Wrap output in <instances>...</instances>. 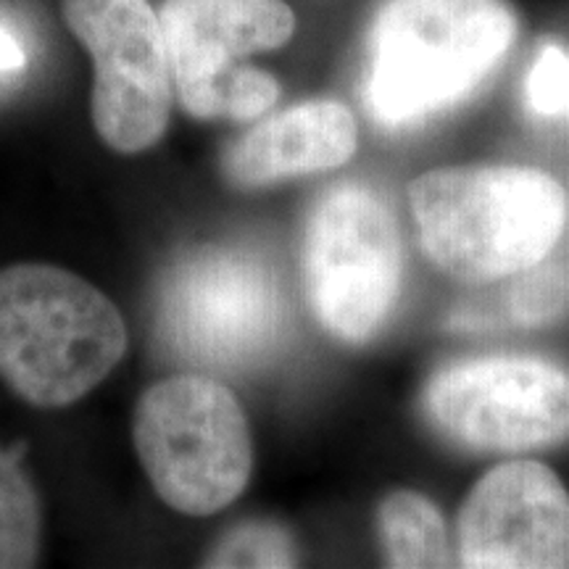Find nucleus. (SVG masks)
I'll use <instances>...</instances> for the list:
<instances>
[{
  "label": "nucleus",
  "mask_w": 569,
  "mask_h": 569,
  "mask_svg": "<svg viewBox=\"0 0 569 569\" xmlns=\"http://www.w3.org/2000/svg\"><path fill=\"white\" fill-rule=\"evenodd\" d=\"M40 503L32 482L0 451V569L38 565Z\"/></svg>",
  "instance_id": "nucleus-13"
},
{
  "label": "nucleus",
  "mask_w": 569,
  "mask_h": 569,
  "mask_svg": "<svg viewBox=\"0 0 569 569\" xmlns=\"http://www.w3.org/2000/svg\"><path fill=\"white\" fill-rule=\"evenodd\" d=\"M569 277L561 269L532 267L509 293V311L522 325L551 322L567 306Z\"/></svg>",
  "instance_id": "nucleus-15"
},
{
  "label": "nucleus",
  "mask_w": 569,
  "mask_h": 569,
  "mask_svg": "<svg viewBox=\"0 0 569 569\" xmlns=\"http://www.w3.org/2000/svg\"><path fill=\"white\" fill-rule=\"evenodd\" d=\"M353 113L338 101H309L253 127L224 153L227 180L261 188L336 169L356 153Z\"/></svg>",
  "instance_id": "nucleus-11"
},
{
  "label": "nucleus",
  "mask_w": 569,
  "mask_h": 569,
  "mask_svg": "<svg viewBox=\"0 0 569 569\" xmlns=\"http://www.w3.org/2000/svg\"><path fill=\"white\" fill-rule=\"evenodd\" d=\"M528 106L538 117H561L569 103V56L559 46H546L528 77Z\"/></svg>",
  "instance_id": "nucleus-17"
},
{
  "label": "nucleus",
  "mask_w": 569,
  "mask_h": 569,
  "mask_svg": "<svg viewBox=\"0 0 569 569\" xmlns=\"http://www.w3.org/2000/svg\"><path fill=\"white\" fill-rule=\"evenodd\" d=\"M296 546L272 522H248L224 536L206 559V567H293Z\"/></svg>",
  "instance_id": "nucleus-14"
},
{
  "label": "nucleus",
  "mask_w": 569,
  "mask_h": 569,
  "mask_svg": "<svg viewBox=\"0 0 569 569\" xmlns=\"http://www.w3.org/2000/svg\"><path fill=\"white\" fill-rule=\"evenodd\" d=\"M63 17L96 63L98 134L119 153L148 151L167 132L172 106L159 13L148 0H63Z\"/></svg>",
  "instance_id": "nucleus-7"
},
{
  "label": "nucleus",
  "mask_w": 569,
  "mask_h": 569,
  "mask_svg": "<svg viewBox=\"0 0 569 569\" xmlns=\"http://www.w3.org/2000/svg\"><path fill=\"white\" fill-rule=\"evenodd\" d=\"M515 34L503 0H386L369 32V111L386 127H407L465 101Z\"/></svg>",
  "instance_id": "nucleus-2"
},
{
  "label": "nucleus",
  "mask_w": 569,
  "mask_h": 569,
  "mask_svg": "<svg viewBox=\"0 0 569 569\" xmlns=\"http://www.w3.org/2000/svg\"><path fill=\"white\" fill-rule=\"evenodd\" d=\"M461 565L569 567V493L538 461H507L482 478L459 517Z\"/></svg>",
  "instance_id": "nucleus-9"
},
{
  "label": "nucleus",
  "mask_w": 569,
  "mask_h": 569,
  "mask_svg": "<svg viewBox=\"0 0 569 569\" xmlns=\"http://www.w3.org/2000/svg\"><path fill=\"white\" fill-rule=\"evenodd\" d=\"M277 98H280V84L274 77L259 69L238 67L219 90L217 119L248 122L272 109Z\"/></svg>",
  "instance_id": "nucleus-16"
},
{
  "label": "nucleus",
  "mask_w": 569,
  "mask_h": 569,
  "mask_svg": "<svg viewBox=\"0 0 569 569\" xmlns=\"http://www.w3.org/2000/svg\"><path fill=\"white\" fill-rule=\"evenodd\" d=\"M427 417L478 451H530L569 436V372L538 356L451 365L425 390Z\"/></svg>",
  "instance_id": "nucleus-8"
},
{
  "label": "nucleus",
  "mask_w": 569,
  "mask_h": 569,
  "mask_svg": "<svg viewBox=\"0 0 569 569\" xmlns=\"http://www.w3.org/2000/svg\"><path fill=\"white\" fill-rule=\"evenodd\" d=\"M159 327L182 359L217 369L251 367L282 336L280 280L246 248H206L169 272Z\"/></svg>",
  "instance_id": "nucleus-6"
},
{
  "label": "nucleus",
  "mask_w": 569,
  "mask_h": 569,
  "mask_svg": "<svg viewBox=\"0 0 569 569\" xmlns=\"http://www.w3.org/2000/svg\"><path fill=\"white\" fill-rule=\"evenodd\" d=\"M138 459L163 503L209 517L243 493L253 443L238 398L222 382L177 375L140 396L132 425Z\"/></svg>",
  "instance_id": "nucleus-4"
},
{
  "label": "nucleus",
  "mask_w": 569,
  "mask_h": 569,
  "mask_svg": "<svg viewBox=\"0 0 569 569\" xmlns=\"http://www.w3.org/2000/svg\"><path fill=\"white\" fill-rule=\"evenodd\" d=\"M419 243L457 280L493 282L530 272L567 224V193L530 167L436 169L409 188Z\"/></svg>",
  "instance_id": "nucleus-1"
},
{
  "label": "nucleus",
  "mask_w": 569,
  "mask_h": 569,
  "mask_svg": "<svg viewBox=\"0 0 569 569\" xmlns=\"http://www.w3.org/2000/svg\"><path fill=\"white\" fill-rule=\"evenodd\" d=\"M27 63V51L21 40L13 34L9 27L0 24V77L21 71Z\"/></svg>",
  "instance_id": "nucleus-18"
},
{
  "label": "nucleus",
  "mask_w": 569,
  "mask_h": 569,
  "mask_svg": "<svg viewBox=\"0 0 569 569\" xmlns=\"http://www.w3.org/2000/svg\"><path fill=\"white\" fill-rule=\"evenodd\" d=\"M382 549L393 567H446L448 538L440 511L425 496L398 490L388 496L377 517Z\"/></svg>",
  "instance_id": "nucleus-12"
},
{
  "label": "nucleus",
  "mask_w": 569,
  "mask_h": 569,
  "mask_svg": "<svg viewBox=\"0 0 569 569\" xmlns=\"http://www.w3.org/2000/svg\"><path fill=\"white\" fill-rule=\"evenodd\" d=\"M567 113H569V103H567Z\"/></svg>",
  "instance_id": "nucleus-19"
},
{
  "label": "nucleus",
  "mask_w": 569,
  "mask_h": 569,
  "mask_svg": "<svg viewBox=\"0 0 569 569\" xmlns=\"http://www.w3.org/2000/svg\"><path fill=\"white\" fill-rule=\"evenodd\" d=\"M303 272L325 330L367 343L393 311L403 274L401 232L386 198L356 182L327 190L306 224Z\"/></svg>",
  "instance_id": "nucleus-5"
},
{
  "label": "nucleus",
  "mask_w": 569,
  "mask_h": 569,
  "mask_svg": "<svg viewBox=\"0 0 569 569\" xmlns=\"http://www.w3.org/2000/svg\"><path fill=\"white\" fill-rule=\"evenodd\" d=\"M124 353V319L96 284L51 264L0 272V377L32 407L80 401Z\"/></svg>",
  "instance_id": "nucleus-3"
},
{
  "label": "nucleus",
  "mask_w": 569,
  "mask_h": 569,
  "mask_svg": "<svg viewBox=\"0 0 569 569\" xmlns=\"http://www.w3.org/2000/svg\"><path fill=\"white\" fill-rule=\"evenodd\" d=\"M159 19L177 96L196 119H213L238 59L274 51L296 32L282 0H167Z\"/></svg>",
  "instance_id": "nucleus-10"
}]
</instances>
